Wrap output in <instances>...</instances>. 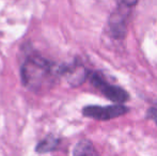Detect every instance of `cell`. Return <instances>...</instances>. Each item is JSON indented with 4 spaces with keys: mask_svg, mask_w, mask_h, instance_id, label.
Listing matches in <instances>:
<instances>
[{
    "mask_svg": "<svg viewBox=\"0 0 157 156\" xmlns=\"http://www.w3.org/2000/svg\"><path fill=\"white\" fill-rule=\"evenodd\" d=\"M23 60L19 65L21 85L33 93H41L56 85L61 78L62 64H58L32 48L23 47Z\"/></svg>",
    "mask_w": 157,
    "mask_h": 156,
    "instance_id": "cell-1",
    "label": "cell"
},
{
    "mask_svg": "<svg viewBox=\"0 0 157 156\" xmlns=\"http://www.w3.org/2000/svg\"><path fill=\"white\" fill-rule=\"evenodd\" d=\"M96 90H98L105 97L112 101L116 104H123L129 100V94L123 88L118 87L109 83L104 75L99 72H91L90 71L89 78H88Z\"/></svg>",
    "mask_w": 157,
    "mask_h": 156,
    "instance_id": "cell-2",
    "label": "cell"
},
{
    "mask_svg": "<svg viewBox=\"0 0 157 156\" xmlns=\"http://www.w3.org/2000/svg\"><path fill=\"white\" fill-rule=\"evenodd\" d=\"M128 111H129L128 107L124 106L123 104H113L109 106L88 105L83 107L81 112L86 118L93 119L96 121H109L124 116Z\"/></svg>",
    "mask_w": 157,
    "mask_h": 156,
    "instance_id": "cell-3",
    "label": "cell"
},
{
    "mask_svg": "<svg viewBox=\"0 0 157 156\" xmlns=\"http://www.w3.org/2000/svg\"><path fill=\"white\" fill-rule=\"evenodd\" d=\"M90 71L79 61L75 60L71 63H62L61 78H64L72 88L81 86L89 78Z\"/></svg>",
    "mask_w": 157,
    "mask_h": 156,
    "instance_id": "cell-4",
    "label": "cell"
},
{
    "mask_svg": "<svg viewBox=\"0 0 157 156\" xmlns=\"http://www.w3.org/2000/svg\"><path fill=\"white\" fill-rule=\"evenodd\" d=\"M132 6L125 3H120V6L112 12L108 21L111 36L114 39H123L126 34L127 19L130 13Z\"/></svg>",
    "mask_w": 157,
    "mask_h": 156,
    "instance_id": "cell-5",
    "label": "cell"
},
{
    "mask_svg": "<svg viewBox=\"0 0 157 156\" xmlns=\"http://www.w3.org/2000/svg\"><path fill=\"white\" fill-rule=\"evenodd\" d=\"M61 143V138L55 134H48L43 139H41L35 146V152L37 154H46L56 151Z\"/></svg>",
    "mask_w": 157,
    "mask_h": 156,
    "instance_id": "cell-6",
    "label": "cell"
},
{
    "mask_svg": "<svg viewBox=\"0 0 157 156\" xmlns=\"http://www.w3.org/2000/svg\"><path fill=\"white\" fill-rule=\"evenodd\" d=\"M73 156H98V153L91 140L81 139L75 146Z\"/></svg>",
    "mask_w": 157,
    "mask_h": 156,
    "instance_id": "cell-7",
    "label": "cell"
},
{
    "mask_svg": "<svg viewBox=\"0 0 157 156\" xmlns=\"http://www.w3.org/2000/svg\"><path fill=\"white\" fill-rule=\"evenodd\" d=\"M147 118L154 121L157 124V107H151V108L147 111Z\"/></svg>",
    "mask_w": 157,
    "mask_h": 156,
    "instance_id": "cell-8",
    "label": "cell"
}]
</instances>
